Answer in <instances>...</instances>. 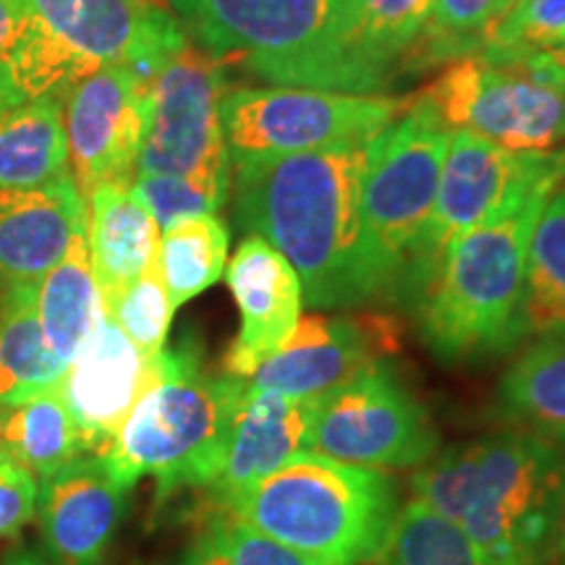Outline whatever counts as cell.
I'll return each instance as SVG.
<instances>
[{
  "label": "cell",
  "instance_id": "27",
  "mask_svg": "<svg viewBox=\"0 0 565 565\" xmlns=\"http://www.w3.org/2000/svg\"><path fill=\"white\" fill-rule=\"evenodd\" d=\"M0 445L13 461L32 471L38 482L82 456L61 383L38 393L26 404L0 408Z\"/></svg>",
  "mask_w": 565,
  "mask_h": 565
},
{
  "label": "cell",
  "instance_id": "5",
  "mask_svg": "<svg viewBox=\"0 0 565 565\" xmlns=\"http://www.w3.org/2000/svg\"><path fill=\"white\" fill-rule=\"evenodd\" d=\"M401 508V487L387 471L301 450L217 513L320 565H362L385 545Z\"/></svg>",
  "mask_w": 565,
  "mask_h": 565
},
{
  "label": "cell",
  "instance_id": "32",
  "mask_svg": "<svg viewBox=\"0 0 565 565\" xmlns=\"http://www.w3.org/2000/svg\"><path fill=\"white\" fill-rule=\"evenodd\" d=\"M513 0H433L412 58L458 61L482 47L484 34L503 19Z\"/></svg>",
  "mask_w": 565,
  "mask_h": 565
},
{
  "label": "cell",
  "instance_id": "10",
  "mask_svg": "<svg viewBox=\"0 0 565 565\" xmlns=\"http://www.w3.org/2000/svg\"><path fill=\"white\" fill-rule=\"evenodd\" d=\"M307 450L364 469H419L440 450V433L398 372L377 359L315 398Z\"/></svg>",
  "mask_w": 565,
  "mask_h": 565
},
{
  "label": "cell",
  "instance_id": "1",
  "mask_svg": "<svg viewBox=\"0 0 565 565\" xmlns=\"http://www.w3.org/2000/svg\"><path fill=\"white\" fill-rule=\"evenodd\" d=\"M366 147L233 166V221L291 263L303 307L317 312L372 301L359 215Z\"/></svg>",
  "mask_w": 565,
  "mask_h": 565
},
{
  "label": "cell",
  "instance_id": "22",
  "mask_svg": "<svg viewBox=\"0 0 565 565\" xmlns=\"http://www.w3.org/2000/svg\"><path fill=\"white\" fill-rule=\"evenodd\" d=\"M68 366L53 356L38 315V282L0 288V408L58 385Z\"/></svg>",
  "mask_w": 565,
  "mask_h": 565
},
{
  "label": "cell",
  "instance_id": "25",
  "mask_svg": "<svg viewBox=\"0 0 565 565\" xmlns=\"http://www.w3.org/2000/svg\"><path fill=\"white\" fill-rule=\"evenodd\" d=\"M68 171L63 97L0 113V189H38Z\"/></svg>",
  "mask_w": 565,
  "mask_h": 565
},
{
  "label": "cell",
  "instance_id": "26",
  "mask_svg": "<svg viewBox=\"0 0 565 565\" xmlns=\"http://www.w3.org/2000/svg\"><path fill=\"white\" fill-rule=\"evenodd\" d=\"M353 51L377 92L419 45L433 0H343Z\"/></svg>",
  "mask_w": 565,
  "mask_h": 565
},
{
  "label": "cell",
  "instance_id": "15",
  "mask_svg": "<svg viewBox=\"0 0 565 565\" xmlns=\"http://www.w3.org/2000/svg\"><path fill=\"white\" fill-rule=\"evenodd\" d=\"M395 333L385 320L301 315L291 338L249 377L254 391L312 401L377 362Z\"/></svg>",
  "mask_w": 565,
  "mask_h": 565
},
{
  "label": "cell",
  "instance_id": "9",
  "mask_svg": "<svg viewBox=\"0 0 565 565\" xmlns=\"http://www.w3.org/2000/svg\"><path fill=\"white\" fill-rule=\"evenodd\" d=\"M398 113L393 97L303 87H236L221 100L231 166L370 145Z\"/></svg>",
  "mask_w": 565,
  "mask_h": 565
},
{
  "label": "cell",
  "instance_id": "21",
  "mask_svg": "<svg viewBox=\"0 0 565 565\" xmlns=\"http://www.w3.org/2000/svg\"><path fill=\"white\" fill-rule=\"evenodd\" d=\"M87 244L103 309L158 259L160 228L129 186L108 183L87 200Z\"/></svg>",
  "mask_w": 565,
  "mask_h": 565
},
{
  "label": "cell",
  "instance_id": "34",
  "mask_svg": "<svg viewBox=\"0 0 565 565\" xmlns=\"http://www.w3.org/2000/svg\"><path fill=\"white\" fill-rule=\"evenodd\" d=\"M105 312L113 315V320L121 324V330L129 335V341L145 353L147 359H154L166 349L168 330L173 320V301L168 296L166 282H162L158 259L131 282L121 294V299L113 303Z\"/></svg>",
  "mask_w": 565,
  "mask_h": 565
},
{
  "label": "cell",
  "instance_id": "38",
  "mask_svg": "<svg viewBox=\"0 0 565 565\" xmlns=\"http://www.w3.org/2000/svg\"><path fill=\"white\" fill-rule=\"evenodd\" d=\"M565 561V475H563V490H561V513H557V534H555V563Z\"/></svg>",
  "mask_w": 565,
  "mask_h": 565
},
{
  "label": "cell",
  "instance_id": "7",
  "mask_svg": "<svg viewBox=\"0 0 565 565\" xmlns=\"http://www.w3.org/2000/svg\"><path fill=\"white\" fill-rule=\"evenodd\" d=\"M404 108L366 147L359 215L372 301L419 296L424 236L450 141L433 103L416 95Z\"/></svg>",
  "mask_w": 565,
  "mask_h": 565
},
{
  "label": "cell",
  "instance_id": "42",
  "mask_svg": "<svg viewBox=\"0 0 565 565\" xmlns=\"http://www.w3.org/2000/svg\"><path fill=\"white\" fill-rule=\"evenodd\" d=\"M555 565H565V561H561V563H555Z\"/></svg>",
  "mask_w": 565,
  "mask_h": 565
},
{
  "label": "cell",
  "instance_id": "31",
  "mask_svg": "<svg viewBox=\"0 0 565 565\" xmlns=\"http://www.w3.org/2000/svg\"><path fill=\"white\" fill-rule=\"evenodd\" d=\"M168 565H320L278 540L212 511L189 545Z\"/></svg>",
  "mask_w": 565,
  "mask_h": 565
},
{
  "label": "cell",
  "instance_id": "40",
  "mask_svg": "<svg viewBox=\"0 0 565 565\" xmlns=\"http://www.w3.org/2000/svg\"><path fill=\"white\" fill-rule=\"evenodd\" d=\"M550 53H553L555 58H561V61L565 63V45H563V47H557V51H550Z\"/></svg>",
  "mask_w": 565,
  "mask_h": 565
},
{
  "label": "cell",
  "instance_id": "29",
  "mask_svg": "<svg viewBox=\"0 0 565 565\" xmlns=\"http://www.w3.org/2000/svg\"><path fill=\"white\" fill-rule=\"evenodd\" d=\"M526 333L565 330V186L542 204L526 254Z\"/></svg>",
  "mask_w": 565,
  "mask_h": 565
},
{
  "label": "cell",
  "instance_id": "24",
  "mask_svg": "<svg viewBox=\"0 0 565 565\" xmlns=\"http://www.w3.org/2000/svg\"><path fill=\"white\" fill-rule=\"evenodd\" d=\"M103 312L95 270H92L87 228L79 231L68 252L38 282V315L45 341L61 364H71Z\"/></svg>",
  "mask_w": 565,
  "mask_h": 565
},
{
  "label": "cell",
  "instance_id": "20",
  "mask_svg": "<svg viewBox=\"0 0 565 565\" xmlns=\"http://www.w3.org/2000/svg\"><path fill=\"white\" fill-rule=\"evenodd\" d=\"M312 406L315 398L296 401L246 385L231 427L223 469L207 490L212 511H221L233 498L252 490L307 450Z\"/></svg>",
  "mask_w": 565,
  "mask_h": 565
},
{
  "label": "cell",
  "instance_id": "36",
  "mask_svg": "<svg viewBox=\"0 0 565 565\" xmlns=\"http://www.w3.org/2000/svg\"><path fill=\"white\" fill-rule=\"evenodd\" d=\"M38 511V479L9 456L0 461V536L17 534Z\"/></svg>",
  "mask_w": 565,
  "mask_h": 565
},
{
  "label": "cell",
  "instance_id": "6",
  "mask_svg": "<svg viewBox=\"0 0 565 565\" xmlns=\"http://www.w3.org/2000/svg\"><path fill=\"white\" fill-rule=\"evenodd\" d=\"M534 200L498 221L461 233L443 252L419 299V330L427 349L448 364H469L511 351L526 333V254L536 215Z\"/></svg>",
  "mask_w": 565,
  "mask_h": 565
},
{
  "label": "cell",
  "instance_id": "12",
  "mask_svg": "<svg viewBox=\"0 0 565 565\" xmlns=\"http://www.w3.org/2000/svg\"><path fill=\"white\" fill-rule=\"evenodd\" d=\"M225 92V63L194 45L175 53L150 84L137 173L189 175L231 186V158L221 124Z\"/></svg>",
  "mask_w": 565,
  "mask_h": 565
},
{
  "label": "cell",
  "instance_id": "2",
  "mask_svg": "<svg viewBox=\"0 0 565 565\" xmlns=\"http://www.w3.org/2000/svg\"><path fill=\"white\" fill-rule=\"evenodd\" d=\"M561 445L521 427L445 448L412 477V500L454 521L487 565H553Z\"/></svg>",
  "mask_w": 565,
  "mask_h": 565
},
{
  "label": "cell",
  "instance_id": "11",
  "mask_svg": "<svg viewBox=\"0 0 565 565\" xmlns=\"http://www.w3.org/2000/svg\"><path fill=\"white\" fill-rule=\"evenodd\" d=\"M561 186H565V147L553 152H511L471 129L450 131L435 210L424 236L422 288L454 238L529 202L550 200Z\"/></svg>",
  "mask_w": 565,
  "mask_h": 565
},
{
  "label": "cell",
  "instance_id": "14",
  "mask_svg": "<svg viewBox=\"0 0 565 565\" xmlns=\"http://www.w3.org/2000/svg\"><path fill=\"white\" fill-rule=\"evenodd\" d=\"M150 87L126 66H103L63 100L68 171L84 200L108 183L131 186L147 129Z\"/></svg>",
  "mask_w": 565,
  "mask_h": 565
},
{
  "label": "cell",
  "instance_id": "33",
  "mask_svg": "<svg viewBox=\"0 0 565 565\" xmlns=\"http://www.w3.org/2000/svg\"><path fill=\"white\" fill-rule=\"evenodd\" d=\"M129 189L154 217L160 233L189 217L217 215L231 192L228 183L160 173H137Z\"/></svg>",
  "mask_w": 565,
  "mask_h": 565
},
{
  "label": "cell",
  "instance_id": "3",
  "mask_svg": "<svg viewBox=\"0 0 565 565\" xmlns=\"http://www.w3.org/2000/svg\"><path fill=\"white\" fill-rule=\"evenodd\" d=\"M244 391L242 377L204 372L194 343L162 349L131 414L97 456L129 490L152 477L158 503L181 490L207 492L223 469Z\"/></svg>",
  "mask_w": 565,
  "mask_h": 565
},
{
  "label": "cell",
  "instance_id": "19",
  "mask_svg": "<svg viewBox=\"0 0 565 565\" xmlns=\"http://www.w3.org/2000/svg\"><path fill=\"white\" fill-rule=\"evenodd\" d=\"M84 228L87 202L71 173L38 189H0V288L40 282Z\"/></svg>",
  "mask_w": 565,
  "mask_h": 565
},
{
  "label": "cell",
  "instance_id": "13",
  "mask_svg": "<svg viewBox=\"0 0 565 565\" xmlns=\"http://www.w3.org/2000/svg\"><path fill=\"white\" fill-rule=\"evenodd\" d=\"M19 9L89 71L126 66L147 87L189 45L158 0H19Z\"/></svg>",
  "mask_w": 565,
  "mask_h": 565
},
{
  "label": "cell",
  "instance_id": "16",
  "mask_svg": "<svg viewBox=\"0 0 565 565\" xmlns=\"http://www.w3.org/2000/svg\"><path fill=\"white\" fill-rule=\"evenodd\" d=\"M152 359L129 341L103 309L95 328L61 380L82 454H103L145 391Z\"/></svg>",
  "mask_w": 565,
  "mask_h": 565
},
{
  "label": "cell",
  "instance_id": "4",
  "mask_svg": "<svg viewBox=\"0 0 565 565\" xmlns=\"http://www.w3.org/2000/svg\"><path fill=\"white\" fill-rule=\"evenodd\" d=\"M194 47L278 87L377 95L343 0H168Z\"/></svg>",
  "mask_w": 565,
  "mask_h": 565
},
{
  "label": "cell",
  "instance_id": "17",
  "mask_svg": "<svg viewBox=\"0 0 565 565\" xmlns=\"http://www.w3.org/2000/svg\"><path fill=\"white\" fill-rule=\"evenodd\" d=\"M129 487L118 484L100 456L82 454L38 484L42 540L58 565H100L116 540Z\"/></svg>",
  "mask_w": 565,
  "mask_h": 565
},
{
  "label": "cell",
  "instance_id": "23",
  "mask_svg": "<svg viewBox=\"0 0 565 565\" xmlns=\"http://www.w3.org/2000/svg\"><path fill=\"white\" fill-rule=\"evenodd\" d=\"M498 401L513 427L565 445V330L534 335L503 372Z\"/></svg>",
  "mask_w": 565,
  "mask_h": 565
},
{
  "label": "cell",
  "instance_id": "8",
  "mask_svg": "<svg viewBox=\"0 0 565 565\" xmlns=\"http://www.w3.org/2000/svg\"><path fill=\"white\" fill-rule=\"evenodd\" d=\"M429 100L450 129H471L511 152L565 147V63L553 53L477 51L445 68Z\"/></svg>",
  "mask_w": 565,
  "mask_h": 565
},
{
  "label": "cell",
  "instance_id": "35",
  "mask_svg": "<svg viewBox=\"0 0 565 565\" xmlns=\"http://www.w3.org/2000/svg\"><path fill=\"white\" fill-rule=\"evenodd\" d=\"M563 45L565 0H513L482 40V47L498 53H550Z\"/></svg>",
  "mask_w": 565,
  "mask_h": 565
},
{
  "label": "cell",
  "instance_id": "30",
  "mask_svg": "<svg viewBox=\"0 0 565 565\" xmlns=\"http://www.w3.org/2000/svg\"><path fill=\"white\" fill-rule=\"evenodd\" d=\"M362 565H487V561L454 521L412 500L401 508L385 545Z\"/></svg>",
  "mask_w": 565,
  "mask_h": 565
},
{
  "label": "cell",
  "instance_id": "37",
  "mask_svg": "<svg viewBox=\"0 0 565 565\" xmlns=\"http://www.w3.org/2000/svg\"><path fill=\"white\" fill-rule=\"evenodd\" d=\"M19 0H0V53H3L6 40H9L13 19H17Z\"/></svg>",
  "mask_w": 565,
  "mask_h": 565
},
{
  "label": "cell",
  "instance_id": "39",
  "mask_svg": "<svg viewBox=\"0 0 565 565\" xmlns=\"http://www.w3.org/2000/svg\"><path fill=\"white\" fill-rule=\"evenodd\" d=\"M3 565H45V561L32 550H17V553L6 557Z\"/></svg>",
  "mask_w": 565,
  "mask_h": 565
},
{
  "label": "cell",
  "instance_id": "18",
  "mask_svg": "<svg viewBox=\"0 0 565 565\" xmlns=\"http://www.w3.org/2000/svg\"><path fill=\"white\" fill-rule=\"evenodd\" d=\"M228 288L242 312V330L225 353V374L249 377L291 338L303 309L301 280L265 238L246 236L225 267Z\"/></svg>",
  "mask_w": 565,
  "mask_h": 565
},
{
  "label": "cell",
  "instance_id": "28",
  "mask_svg": "<svg viewBox=\"0 0 565 565\" xmlns=\"http://www.w3.org/2000/svg\"><path fill=\"white\" fill-rule=\"evenodd\" d=\"M228 244V228L217 215L189 217L160 233L158 267L175 309L223 278Z\"/></svg>",
  "mask_w": 565,
  "mask_h": 565
},
{
  "label": "cell",
  "instance_id": "41",
  "mask_svg": "<svg viewBox=\"0 0 565 565\" xmlns=\"http://www.w3.org/2000/svg\"><path fill=\"white\" fill-rule=\"evenodd\" d=\"M6 458H9V450H6L3 445H0V461H6Z\"/></svg>",
  "mask_w": 565,
  "mask_h": 565
}]
</instances>
